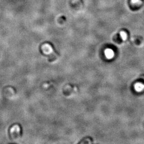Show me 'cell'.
<instances>
[{"label":"cell","instance_id":"1","mask_svg":"<svg viewBox=\"0 0 144 144\" xmlns=\"http://www.w3.org/2000/svg\"><path fill=\"white\" fill-rule=\"evenodd\" d=\"M105 56L108 59H112L114 56V53L113 50L108 49L105 50Z\"/></svg>","mask_w":144,"mask_h":144},{"label":"cell","instance_id":"2","mask_svg":"<svg viewBox=\"0 0 144 144\" xmlns=\"http://www.w3.org/2000/svg\"><path fill=\"white\" fill-rule=\"evenodd\" d=\"M134 89L136 92H142L144 89V85L141 83H138L134 85Z\"/></svg>","mask_w":144,"mask_h":144},{"label":"cell","instance_id":"3","mask_svg":"<svg viewBox=\"0 0 144 144\" xmlns=\"http://www.w3.org/2000/svg\"><path fill=\"white\" fill-rule=\"evenodd\" d=\"M121 37L123 40H126L127 38V35L125 32H121L120 33Z\"/></svg>","mask_w":144,"mask_h":144},{"label":"cell","instance_id":"4","mask_svg":"<svg viewBox=\"0 0 144 144\" xmlns=\"http://www.w3.org/2000/svg\"><path fill=\"white\" fill-rule=\"evenodd\" d=\"M131 1L133 3H138L140 2V0H132Z\"/></svg>","mask_w":144,"mask_h":144}]
</instances>
